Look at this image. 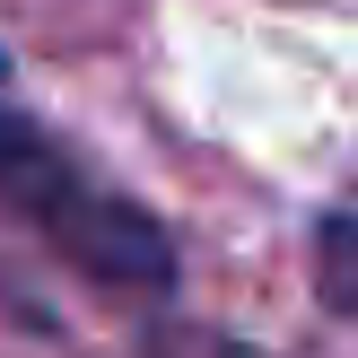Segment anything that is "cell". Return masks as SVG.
Returning <instances> with one entry per match:
<instances>
[{
    "instance_id": "3957f363",
    "label": "cell",
    "mask_w": 358,
    "mask_h": 358,
    "mask_svg": "<svg viewBox=\"0 0 358 358\" xmlns=\"http://www.w3.org/2000/svg\"><path fill=\"white\" fill-rule=\"evenodd\" d=\"M166 358H254V350H245V341H219V332H175Z\"/></svg>"
},
{
    "instance_id": "6da1fadb",
    "label": "cell",
    "mask_w": 358,
    "mask_h": 358,
    "mask_svg": "<svg viewBox=\"0 0 358 358\" xmlns=\"http://www.w3.org/2000/svg\"><path fill=\"white\" fill-rule=\"evenodd\" d=\"M0 210L105 289H140V297L175 289V236L9 96H0Z\"/></svg>"
},
{
    "instance_id": "7a4b0ae2",
    "label": "cell",
    "mask_w": 358,
    "mask_h": 358,
    "mask_svg": "<svg viewBox=\"0 0 358 358\" xmlns=\"http://www.w3.org/2000/svg\"><path fill=\"white\" fill-rule=\"evenodd\" d=\"M315 297L358 324V210H324L315 219Z\"/></svg>"
}]
</instances>
